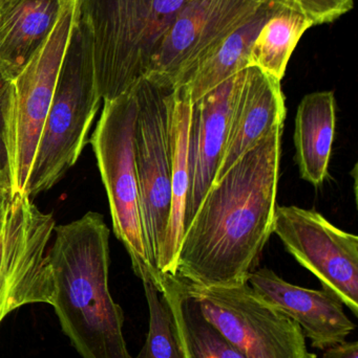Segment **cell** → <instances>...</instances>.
Masks as SVG:
<instances>
[{"label":"cell","mask_w":358,"mask_h":358,"mask_svg":"<svg viewBox=\"0 0 358 358\" xmlns=\"http://www.w3.org/2000/svg\"><path fill=\"white\" fill-rule=\"evenodd\" d=\"M284 123L219 180L185 227L176 275L203 287L247 283L273 234Z\"/></svg>","instance_id":"6da1fadb"},{"label":"cell","mask_w":358,"mask_h":358,"mask_svg":"<svg viewBox=\"0 0 358 358\" xmlns=\"http://www.w3.org/2000/svg\"><path fill=\"white\" fill-rule=\"evenodd\" d=\"M109 227L103 215L56 225L48 252L54 280L52 306L82 358H134L123 336L124 313L109 287Z\"/></svg>","instance_id":"7a4b0ae2"},{"label":"cell","mask_w":358,"mask_h":358,"mask_svg":"<svg viewBox=\"0 0 358 358\" xmlns=\"http://www.w3.org/2000/svg\"><path fill=\"white\" fill-rule=\"evenodd\" d=\"M189 0H76V20L92 45L103 102L149 73L170 25Z\"/></svg>","instance_id":"3957f363"},{"label":"cell","mask_w":358,"mask_h":358,"mask_svg":"<svg viewBox=\"0 0 358 358\" xmlns=\"http://www.w3.org/2000/svg\"><path fill=\"white\" fill-rule=\"evenodd\" d=\"M101 101L90 37L75 18L25 191L32 199L53 189L76 165Z\"/></svg>","instance_id":"277c9868"},{"label":"cell","mask_w":358,"mask_h":358,"mask_svg":"<svg viewBox=\"0 0 358 358\" xmlns=\"http://www.w3.org/2000/svg\"><path fill=\"white\" fill-rule=\"evenodd\" d=\"M130 90L137 101L135 163L145 248L151 281L159 289L160 263L170 213L174 88L145 76Z\"/></svg>","instance_id":"5b68a950"},{"label":"cell","mask_w":358,"mask_h":358,"mask_svg":"<svg viewBox=\"0 0 358 358\" xmlns=\"http://www.w3.org/2000/svg\"><path fill=\"white\" fill-rule=\"evenodd\" d=\"M137 101L134 92L103 102L102 113L90 138L104 185L113 233L130 255L139 279L153 277L141 219L134 134Z\"/></svg>","instance_id":"8992f818"},{"label":"cell","mask_w":358,"mask_h":358,"mask_svg":"<svg viewBox=\"0 0 358 358\" xmlns=\"http://www.w3.org/2000/svg\"><path fill=\"white\" fill-rule=\"evenodd\" d=\"M76 0H67L46 43L11 81L6 144L12 194L27 191L40 136L75 22Z\"/></svg>","instance_id":"52a82bcc"},{"label":"cell","mask_w":358,"mask_h":358,"mask_svg":"<svg viewBox=\"0 0 358 358\" xmlns=\"http://www.w3.org/2000/svg\"><path fill=\"white\" fill-rule=\"evenodd\" d=\"M182 281L204 317L246 358H317L302 328L249 284L203 287Z\"/></svg>","instance_id":"ba28073f"},{"label":"cell","mask_w":358,"mask_h":358,"mask_svg":"<svg viewBox=\"0 0 358 358\" xmlns=\"http://www.w3.org/2000/svg\"><path fill=\"white\" fill-rule=\"evenodd\" d=\"M54 216L27 194H11L0 229V324L25 305H52L55 287L48 256Z\"/></svg>","instance_id":"9c48e42d"},{"label":"cell","mask_w":358,"mask_h":358,"mask_svg":"<svg viewBox=\"0 0 358 358\" xmlns=\"http://www.w3.org/2000/svg\"><path fill=\"white\" fill-rule=\"evenodd\" d=\"M273 233L286 250L358 315V238L315 210L275 208Z\"/></svg>","instance_id":"30bf717a"},{"label":"cell","mask_w":358,"mask_h":358,"mask_svg":"<svg viewBox=\"0 0 358 358\" xmlns=\"http://www.w3.org/2000/svg\"><path fill=\"white\" fill-rule=\"evenodd\" d=\"M269 1L189 0L170 25L146 76L179 87L201 61Z\"/></svg>","instance_id":"8fae6325"},{"label":"cell","mask_w":358,"mask_h":358,"mask_svg":"<svg viewBox=\"0 0 358 358\" xmlns=\"http://www.w3.org/2000/svg\"><path fill=\"white\" fill-rule=\"evenodd\" d=\"M245 71L191 103L188 130L189 189L185 227L195 216L214 183L222 161L235 99L243 83Z\"/></svg>","instance_id":"7c38bea8"},{"label":"cell","mask_w":358,"mask_h":358,"mask_svg":"<svg viewBox=\"0 0 358 358\" xmlns=\"http://www.w3.org/2000/svg\"><path fill=\"white\" fill-rule=\"evenodd\" d=\"M247 283L259 296L296 322L313 348L325 350L340 344L355 329L343 303L324 288L315 290L294 285L269 268L252 271Z\"/></svg>","instance_id":"4fadbf2b"},{"label":"cell","mask_w":358,"mask_h":358,"mask_svg":"<svg viewBox=\"0 0 358 358\" xmlns=\"http://www.w3.org/2000/svg\"><path fill=\"white\" fill-rule=\"evenodd\" d=\"M285 119L281 81L256 67L246 69L235 99L222 161L214 181L222 178L247 151Z\"/></svg>","instance_id":"5bb4252c"},{"label":"cell","mask_w":358,"mask_h":358,"mask_svg":"<svg viewBox=\"0 0 358 358\" xmlns=\"http://www.w3.org/2000/svg\"><path fill=\"white\" fill-rule=\"evenodd\" d=\"M67 0H0V71L13 81L46 43Z\"/></svg>","instance_id":"9a60e30c"},{"label":"cell","mask_w":358,"mask_h":358,"mask_svg":"<svg viewBox=\"0 0 358 358\" xmlns=\"http://www.w3.org/2000/svg\"><path fill=\"white\" fill-rule=\"evenodd\" d=\"M336 124L333 92H313L301 101L294 128L296 163L302 178L315 187H321L327 178Z\"/></svg>","instance_id":"2e32d148"},{"label":"cell","mask_w":358,"mask_h":358,"mask_svg":"<svg viewBox=\"0 0 358 358\" xmlns=\"http://www.w3.org/2000/svg\"><path fill=\"white\" fill-rule=\"evenodd\" d=\"M191 115V101L186 90L182 86L174 88L170 213L160 263L161 275L165 273L176 275L177 260L184 235L189 189L188 130Z\"/></svg>","instance_id":"e0dca14e"},{"label":"cell","mask_w":358,"mask_h":358,"mask_svg":"<svg viewBox=\"0 0 358 358\" xmlns=\"http://www.w3.org/2000/svg\"><path fill=\"white\" fill-rule=\"evenodd\" d=\"M159 292L172 310L181 358H246L204 317L180 278L162 275Z\"/></svg>","instance_id":"ac0fdd59"},{"label":"cell","mask_w":358,"mask_h":358,"mask_svg":"<svg viewBox=\"0 0 358 358\" xmlns=\"http://www.w3.org/2000/svg\"><path fill=\"white\" fill-rule=\"evenodd\" d=\"M279 8L273 0L267 2L245 25L229 36L191 71L180 86L186 90L191 103L249 67L248 58L252 42L265 21Z\"/></svg>","instance_id":"d6986e66"},{"label":"cell","mask_w":358,"mask_h":358,"mask_svg":"<svg viewBox=\"0 0 358 358\" xmlns=\"http://www.w3.org/2000/svg\"><path fill=\"white\" fill-rule=\"evenodd\" d=\"M311 27L313 23L306 17L280 6L254 38L248 65L282 81L294 48Z\"/></svg>","instance_id":"ffe728a7"},{"label":"cell","mask_w":358,"mask_h":358,"mask_svg":"<svg viewBox=\"0 0 358 358\" xmlns=\"http://www.w3.org/2000/svg\"><path fill=\"white\" fill-rule=\"evenodd\" d=\"M149 310L146 341L134 358H181L170 305L151 278L141 280Z\"/></svg>","instance_id":"44dd1931"},{"label":"cell","mask_w":358,"mask_h":358,"mask_svg":"<svg viewBox=\"0 0 358 358\" xmlns=\"http://www.w3.org/2000/svg\"><path fill=\"white\" fill-rule=\"evenodd\" d=\"M281 8L294 10L315 24L336 21L352 10L354 0H273Z\"/></svg>","instance_id":"7402d4cb"},{"label":"cell","mask_w":358,"mask_h":358,"mask_svg":"<svg viewBox=\"0 0 358 358\" xmlns=\"http://www.w3.org/2000/svg\"><path fill=\"white\" fill-rule=\"evenodd\" d=\"M10 94L11 82L2 80L0 82V185L11 187L10 161L6 144V110Z\"/></svg>","instance_id":"603a6c76"},{"label":"cell","mask_w":358,"mask_h":358,"mask_svg":"<svg viewBox=\"0 0 358 358\" xmlns=\"http://www.w3.org/2000/svg\"><path fill=\"white\" fill-rule=\"evenodd\" d=\"M324 351L323 358H358V343L345 341Z\"/></svg>","instance_id":"cb8c5ba5"},{"label":"cell","mask_w":358,"mask_h":358,"mask_svg":"<svg viewBox=\"0 0 358 358\" xmlns=\"http://www.w3.org/2000/svg\"><path fill=\"white\" fill-rule=\"evenodd\" d=\"M11 194H12V191H11L10 187H8V185H0V229H1L2 223H4L6 206H8Z\"/></svg>","instance_id":"d4e9b609"},{"label":"cell","mask_w":358,"mask_h":358,"mask_svg":"<svg viewBox=\"0 0 358 358\" xmlns=\"http://www.w3.org/2000/svg\"><path fill=\"white\" fill-rule=\"evenodd\" d=\"M4 80V76H2L1 71H0V82Z\"/></svg>","instance_id":"484cf974"}]
</instances>
